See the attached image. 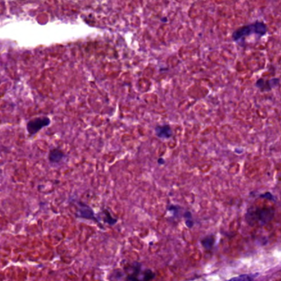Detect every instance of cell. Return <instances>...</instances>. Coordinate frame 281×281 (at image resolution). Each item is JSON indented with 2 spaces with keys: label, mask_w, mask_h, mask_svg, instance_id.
Masks as SVG:
<instances>
[{
  "label": "cell",
  "mask_w": 281,
  "mask_h": 281,
  "mask_svg": "<svg viewBox=\"0 0 281 281\" xmlns=\"http://www.w3.org/2000/svg\"><path fill=\"white\" fill-rule=\"evenodd\" d=\"M214 239L212 238H208L206 240L203 241V245L205 246V248H210V246L212 245Z\"/></svg>",
  "instance_id": "52a82bcc"
},
{
  "label": "cell",
  "mask_w": 281,
  "mask_h": 281,
  "mask_svg": "<svg viewBox=\"0 0 281 281\" xmlns=\"http://www.w3.org/2000/svg\"><path fill=\"white\" fill-rule=\"evenodd\" d=\"M155 134L160 139H168L172 136V128L167 124L157 126L155 128Z\"/></svg>",
  "instance_id": "3957f363"
},
{
  "label": "cell",
  "mask_w": 281,
  "mask_h": 281,
  "mask_svg": "<svg viewBox=\"0 0 281 281\" xmlns=\"http://www.w3.org/2000/svg\"><path fill=\"white\" fill-rule=\"evenodd\" d=\"M51 120L49 117L44 116V117H37L28 121L26 124V130L28 132L29 136H34L37 132L42 130L44 128H46L50 125Z\"/></svg>",
  "instance_id": "7a4b0ae2"
},
{
  "label": "cell",
  "mask_w": 281,
  "mask_h": 281,
  "mask_svg": "<svg viewBox=\"0 0 281 281\" xmlns=\"http://www.w3.org/2000/svg\"><path fill=\"white\" fill-rule=\"evenodd\" d=\"M79 217L90 219V220H96L94 212H93V209L90 206H88V205L83 203V202H79Z\"/></svg>",
  "instance_id": "5b68a950"
},
{
  "label": "cell",
  "mask_w": 281,
  "mask_h": 281,
  "mask_svg": "<svg viewBox=\"0 0 281 281\" xmlns=\"http://www.w3.org/2000/svg\"><path fill=\"white\" fill-rule=\"evenodd\" d=\"M255 277L256 276H254V275H243V276L234 277L233 279L226 281H253Z\"/></svg>",
  "instance_id": "8992f818"
},
{
  "label": "cell",
  "mask_w": 281,
  "mask_h": 281,
  "mask_svg": "<svg viewBox=\"0 0 281 281\" xmlns=\"http://www.w3.org/2000/svg\"><path fill=\"white\" fill-rule=\"evenodd\" d=\"M274 216V210L267 208L262 209H253L250 210L247 215L248 222L260 223L261 225H265L272 220Z\"/></svg>",
  "instance_id": "6da1fadb"
},
{
  "label": "cell",
  "mask_w": 281,
  "mask_h": 281,
  "mask_svg": "<svg viewBox=\"0 0 281 281\" xmlns=\"http://www.w3.org/2000/svg\"><path fill=\"white\" fill-rule=\"evenodd\" d=\"M65 158V152L60 148H53L50 150L49 156H48L49 161L51 164H60Z\"/></svg>",
  "instance_id": "277c9868"
}]
</instances>
